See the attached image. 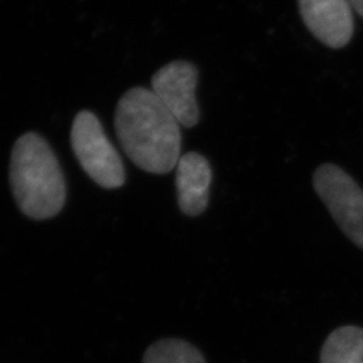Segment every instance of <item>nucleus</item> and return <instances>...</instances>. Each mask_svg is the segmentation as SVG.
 Wrapping results in <instances>:
<instances>
[{
	"mask_svg": "<svg viewBox=\"0 0 363 363\" xmlns=\"http://www.w3.org/2000/svg\"><path fill=\"white\" fill-rule=\"evenodd\" d=\"M142 363H206L203 354L183 339H160L143 355Z\"/></svg>",
	"mask_w": 363,
	"mask_h": 363,
	"instance_id": "nucleus-9",
	"label": "nucleus"
},
{
	"mask_svg": "<svg viewBox=\"0 0 363 363\" xmlns=\"http://www.w3.org/2000/svg\"><path fill=\"white\" fill-rule=\"evenodd\" d=\"M70 140L78 163L99 186L112 190L125 183L123 160L94 113L89 111L77 113Z\"/></svg>",
	"mask_w": 363,
	"mask_h": 363,
	"instance_id": "nucleus-3",
	"label": "nucleus"
},
{
	"mask_svg": "<svg viewBox=\"0 0 363 363\" xmlns=\"http://www.w3.org/2000/svg\"><path fill=\"white\" fill-rule=\"evenodd\" d=\"M10 183L15 202L33 220L52 218L65 206V177L52 147L38 133L28 132L16 140Z\"/></svg>",
	"mask_w": 363,
	"mask_h": 363,
	"instance_id": "nucleus-2",
	"label": "nucleus"
},
{
	"mask_svg": "<svg viewBox=\"0 0 363 363\" xmlns=\"http://www.w3.org/2000/svg\"><path fill=\"white\" fill-rule=\"evenodd\" d=\"M351 6H352V10L357 13L361 15V18L363 19V0H350Z\"/></svg>",
	"mask_w": 363,
	"mask_h": 363,
	"instance_id": "nucleus-10",
	"label": "nucleus"
},
{
	"mask_svg": "<svg viewBox=\"0 0 363 363\" xmlns=\"http://www.w3.org/2000/svg\"><path fill=\"white\" fill-rule=\"evenodd\" d=\"M320 363H363V328L343 325L335 328L323 343Z\"/></svg>",
	"mask_w": 363,
	"mask_h": 363,
	"instance_id": "nucleus-8",
	"label": "nucleus"
},
{
	"mask_svg": "<svg viewBox=\"0 0 363 363\" xmlns=\"http://www.w3.org/2000/svg\"><path fill=\"white\" fill-rule=\"evenodd\" d=\"M115 128L121 148L130 160L151 174H169L181 159V124L155 93L142 86L118 100Z\"/></svg>",
	"mask_w": 363,
	"mask_h": 363,
	"instance_id": "nucleus-1",
	"label": "nucleus"
},
{
	"mask_svg": "<svg viewBox=\"0 0 363 363\" xmlns=\"http://www.w3.org/2000/svg\"><path fill=\"white\" fill-rule=\"evenodd\" d=\"M298 10L312 35L331 49H342L354 35L350 0H298Z\"/></svg>",
	"mask_w": 363,
	"mask_h": 363,
	"instance_id": "nucleus-6",
	"label": "nucleus"
},
{
	"mask_svg": "<svg viewBox=\"0 0 363 363\" xmlns=\"http://www.w3.org/2000/svg\"><path fill=\"white\" fill-rule=\"evenodd\" d=\"M177 194L182 213L189 217L201 216L208 205L213 171L208 159L198 152L181 156L177 164Z\"/></svg>",
	"mask_w": 363,
	"mask_h": 363,
	"instance_id": "nucleus-7",
	"label": "nucleus"
},
{
	"mask_svg": "<svg viewBox=\"0 0 363 363\" xmlns=\"http://www.w3.org/2000/svg\"><path fill=\"white\" fill-rule=\"evenodd\" d=\"M313 189L346 237L363 250V189L346 171L325 163L313 174Z\"/></svg>",
	"mask_w": 363,
	"mask_h": 363,
	"instance_id": "nucleus-4",
	"label": "nucleus"
},
{
	"mask_svg": "<svg viewBox=\"0 0 363 363\" xmlns=\"http://www.w3.org/2000/svg\"><path fill=\"white\" fill-rule=\"evenodd\" d=\"M196 84L198 70L187 61H174L160 67L151 81L156 97L186 128L196 125L201 117L195 97Z\"/></svg>",
	"mask_w": 363,
	"mask_h": 363,
	"instance_id": "nucleus-5",
	"label": "nucleus"
}]
</instances>
